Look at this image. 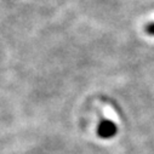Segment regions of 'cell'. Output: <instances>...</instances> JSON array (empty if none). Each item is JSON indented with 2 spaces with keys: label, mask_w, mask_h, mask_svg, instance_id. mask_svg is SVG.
I'll return each instance as SVG.
<instances>
[{
  "label": "cell",
  "mask_w": 154,
  "mask_h": 154,
  "mask_svg": "<svg viewBox=\"0 0 154 154\" xmlns=\"http://www.w3.org/2000/svg\"><path fill=\"white\" fill-rule=\"evenodd\" d=\"M118 132V126L115 125V123H113L112 120H102L98 124L97 128V135L101 138H112L117 135Z\"/></svg>",
  "instance_id": "obj_1"
},
{
  "label": "cell",
  "mask_w": 154,
  "mask_h": 154,
  "mask_svg": "<svg viewBox=\"0 0 154 154\" xmlns=\"http://www.w3.org/2000/svg\"><path fill=\"white\" fill-rule=\"evenodd\" d=\"M146 32L149 34V35H154V22H150L146 26Z\"/></svg>",
  "instance_id": "obj_2"
}]
</instances>
